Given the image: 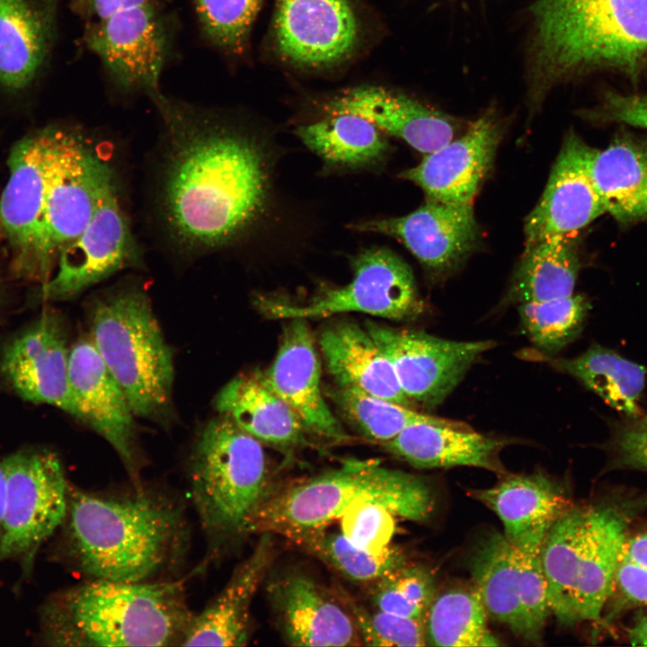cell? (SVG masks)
<instances>
[{
  "label": "cell",
  "mask_w": 647,
  "mask_h": 647,
  "mask_svg": "<svg viewBox=\"0 0 647 647\" xmlns=\"http://www.w3.org/2000/svg\"><path fill=\"white\" fill-rule=\"evenodd\" d=\"M167 137L160 204L166 229L187 251L222 248L263 212L270 175L256 137L208 109L152 96Z\"/></svg>",
  "instance_id": "6da1fadb"
},
{
  "label": "cell",
  "mask_w": 647,
  "mask_h": 647,
  "mask_svg": "<svg viewBox=\"0 0 647 647\" xmlns=\"http://www.w3.org/2000/svg\"><path fill=\"white\" fill-rule=\"evenodd\" d=\"M66 553L94 580L145 581L175 561L187 541L182 509L137 489L129 496H99L69 486Z\"/></svg>",
  "instance_id": "7a4b0ae2"
},
{
  "label": "cell",
  "mask_w": 647,
  "mask_h": 647,
  "mask_svg": "<svg viewBox=\"0 0 647 647\" xmlns=\"http://www.w3.org/2000/svg\"><path fill=\"white\" fill-rule=\"evenodd\" d=\"M193 616L180 581L94 580L49 598L40 628L51 646L181 645Z\"/></svg>",
  "instance_id": "3957f363"
},
{
  "label": "cell",
  "mask_w": 647,
  "mask_h": 647,
  "mask_svg": "<svg viewBox=\"0 0 647 647\" xmlns=\"http://www.w3.org/2000/svg\"><path fill=\"white\" fill-rule=\"evenodd\" d=\"M531 9L537 98L591 70L634 76L647 58V0H536Z\"/></svg>",
  "instance_id": "277c9868"
},
{
  "label": "cell",
  "mask_w": 647,
  "mask_h": 647,
  "mask_svg": "<svg viewBox=\"0 0 647 647\" xmlns=\"http://www.w3.org/2000/svg\"><path fill=\"white\" fill-rule=\"evenodd\" d=\"M381 505L395 518L425 521L434 509L421 477L382 466L377 460L347 459L338 468L266 495L248 532L277 534L299 543L340 519L356 501Z\"/></svg>",
  "instance_id": "5b68a950"
},
{
  "label": "cell",
  "mask_w": 647,
  "mask_h": 647,
  "mask_svg": "<svg viewBox=\"0 0 647 647\" xmlns=\"http://www.w3.org/2000/svg\"><path fill=\"white\" fill-rule=\"evenodd\" d=\"M90 337L136 417L161 421L172 410L173 360L147 296L128 288L93 305Z\"/></svg>",
  "instance_id": "8992f818"
},
{
  "label": "cell",
  "mask_w": 647,
  "mask_h": 647,
  "mask_svg": "<svg viewBox=\"0 0 647 647\" xmlns=\"http://www.w3.org/2000/svg\"><path fill=\"white\" fill-rule=\"evenodd\" d=\"M191 497L214 548L248 533L266 497L268 466L261 443L225 416L203 428L190 462Z\"/></svg>",
  "instance_id": "52a82bcc"
},
{
  "label": "cell",
  "mask_w": 647,
  "mask_h": 647,
  "mask_svg": "<svg viewBox=\"0 0 647 647\" xmlns=\"http://www.w3.org/2000/svg\"><path fill=\"white\" fill-rule=\"evenodd\" d=\"M178 31L177 14L164 2L152 1L87 22L83 41L118 92L151 98L161 92Z\"/></svg>",
  "instance_id": "ba28073f"
},
{
  "label": "cell",
  "mask_w": 647,
  "mask_h": 647,
  "mask_svg": "<svg viewBox=\"0 0 647 647\" xmlns=\"http://www.w3.org/2000/svg\"><path fill=\"white\" fill-rule=\"evenodd\" d=\"M3 462L6 496L0 524V563L17 561L27 576L41 545L65 520L69 485L61 461L49 450L26 448Z\"/></svg>",
  "instance_id": "9c48e42d"
},
{
  "label": "cell",
  "mask_w": 647,
  "mask_h": 647,
  "mask_svg": "<svg viewBox=\"0 0 647 647\" xmlns=\"http://www.w3.org/2000/svg\"><path fill=\"white\" fill-rule=\"evenodd\" d=\"M353 277L347 285L324 288L302 304L262 298L259 309L278 319L324 318L349 312L396 321L417 319L425 311L412 272L396 253L372 247L351 260Z\"/></svg>",
  "instance_id": "30bf717a"
},
{
  "label": "cell",
  "mask_w": 647,
  "mask_h": 647,
  "mask_svg": "<svg viewBox=\"0 0 647 647\" xmlns=\"http://www.w3.org/2000/svg\"><path fill=\"white\" fill-rule=\"evenodd\" d=\"M50 131L25 137L9 156L10 176L0 199V225L17 275L47 281L56 260L46 226Z\"/></svg>",
  "instance_id": "8fae6325"
},
{
  "label": "cell",
  "mask_w": 647,
  "mask_h": 647,
  "mask_svg": "<svg viewBox=\"0 0 647 647\" xmlns=\"http://www.w3.org/2000/svg\"><path fill=\"white\" fill-rule=\"evenodd\" d=\"M113 186L111 167L87 141L64 130L50 131L46 226L56 258L84 230Z\"/></svg>",
  "instance_id": "7c38bea8"
},
{
  "label": "cell",
  "mask_w": 647,
  "mask_h": 647,
  "mask_svg": "<svg viewBox=\"0 0 647 647\" xmlns=\"http://www.w3.org/2000/svg\"><path fill=\"white\" fill-rule=\"evenodd\" d=\"M365 328L389 360L398 383L415 404L442 403L493 341H456L424 332L367 321Z\"/></svg>",
  "instance_id": "4fadbf2b"
},
{
  "label": "cell",
  "mask_w": 647,
  "mask_h": 647,
  "mask_svg": "<svg viewBox=\"0 0 647 647\" xmlns=\"http://www.w3.org/2000/svg\"><path fill=\"white\" fill-rule=\"evenodd\" d=\"M139 259L116 185L100 200L84 230L58 256V270L45 281L46 300L72 298Z\"/></svg>",
  "instance_id": "5bb4252c"
},
{
  "label": "cell",
  "mask_w": 647,
  "mask_h": 647,
  "mask_svg": "<svg viewBox=\"0 0 647 647\" xmlns=\"http://www.w3.org/2000/svg\"><path fill=\"white\" fill-rule=\"evenodd\" d=\"M273 31L282 58L317 69L349 58L359 46L361 27L352 0H277Z\"/></svg>",
  "instance_id": "9a60e30c"
},
{
  "label": "cell",
  "mask_w": 647,
  "mask_h": 647,
  "mask_svg": "<svg viewBox=\"0 0 647 647\" xmlns=\"http://www.w3.org/2000/svg\"><path fill=\"white\" fill-rule=\"evenodd\" d=\"M351 228L395 238L437 279L460 265L474 248L479 234L473 203L430 199L406 216L364 221Z\"/></svg>",
  "instance_id": "2e32d148"
},
{
  "label": "cell",
  "mask_w": 647,
  "mask_h": 647,
  "mask_svg": "<svg viewBox=\"0 0 647 647\" xmlns=\"http://www.w3.org/2000/svg\"><path fill=\"white\" fill-rule=\"evenodd\" d=\"M596 149L571 131L565 137L545 189L525 221V248L576 233L606 213L590 176Z\"/></svg>",
  "instance_id": "e0dca14e"
},
{
  "label": "cell",
  "mask_w": 647,
  "mask_h": 647,
  "mask_svg": "<svg viewBox=\"0 0 647 647\" xmlns=\"http://www.w3.org/2000/svg\"><path fill=\"white\" fill-rule=\"evenodd\" d=\"M68 382L72 415L103 438L137 478L136 416L90 335L77 340L69 350Z\"/></svg>",
  "instance_id": "ac0fdd59"
},
{
  "label": "cell",
  "mask_w": 647,
  "mask_h": 647,
  "mask_svg": "<svg viewBox=\"0 0 647 647\" xmlns=\"http://www.w3.org/2000/svg\"><path fill=\"white\" fill-rule=\"evenodd\" d=\"M266 386L294 412L306 433L331 443L346 442L321 387V361L306 319H289L272 364L260 371Z\"/></svg>",
  "instance_id": "d6986e66"
},
{
  "label": "cell",
  "mask_w": 647,
  "mask_h": 647,
  "mask_svg": "<svg viewBox=\"0 0 647 647\" xmlns=\"http://www.w3.org/2000/svg\"><path fill=\"white\" fill-rule=\"evenodd\" d=\"M69 350L61 317L49 311L5 345L0 370L24 400L52 405L72 415Z\"/></svg>",
  "instance_id": "ffe728a7"
},
{
  "label": "cell",
  "mask_w": 647,
  "mask_h": 647,
  "mask_svg": "<svg viewBox=\"0 0 647 647\" xmlns=\"http://www.w3.org/2000/svg\"><path fill=\"white\" fill-rule=\"evenodd\" d=\"M268 593L283 635L293 646H359L353 616L312 578L293 572L272 581Z\"/></svg>",
  "instance_id": "44dd1931"
},
{
  "label": "cell",
  "mask_w": 647,
  "mask_h": 647,
  "mask_svg": "<svg viewBox=\"0 0 647 647\" xmlns=\"http://www.w3.org/2000/svg\"><path fill=\"white\" fill-rule=\"evenodd\" d=\"M501 137L495 116L484 114L460 137L426 154L418 165L403 172L401 177L421 187L430 199L473 203Z\"/></svg>",
  "instance_id": "7402d4cb"
},
{
  "label": "cell",
  "mask_w": 647,
  "mask_h": 647,
  "mask_svg": "<svg viewBox=\"0 0 647 647\" xmlns=\"http://www.w3.org/2000/svg\"><path fill=\"white\" fill-rule=\"evenodd\" d=\"M329 109L333 113L360 116L383 133L397 137L425 154L451 141L456 131L453 120L440 111L381 86L350 89L335 98Z\"/></svg>",
  "instance_id": "603a6c76"
},
{
  "label": "cell",
  "mask_w": 647,
  "mask_h": 647,
  "mask_svg": "<svg viewBox=\"0 0 647 647\" xmlns=\"http://www.w3.org/2000/svg\"><path fill=\"white\" fill-rule=\"evenodd\" d=\"M272 556L271 534L263 533L217 598L193 616L181 645H245L250 634L252 601Z\"/></svg>",
  "instance_id": "cb8c5ba5"
},
{
  "label": "cell",
  "mask_w": 647,
  "mask_h": 647,
  "mask_svg": "<svg viewBox=\"0 0 647 647\" xmlns=\"http://www.w3.org/2000/svg\"><path fill=\"white\" fill-rule=\"evenodd\" d=\"M318 344L336 386L359 390L412 409L415 406L366 328L348 321L332 323L320 332Z\"/></svg>",
  "instance_id": "d4e9b609"
},
{
  "label": "cell",
  "mask_w": 647,
  "mask_h": 647,
  "mask_svg": "<svg viewBox=\"0 0 647 647\" xmlns=\"http://www.w3.org/2000/svg\"><path fill=\"white\" fill-rule=\"evenodd\" d=\"M468 428L419 422L382 443L395 457L420 469L474 466L502 475L507 472L500 454L514 443Z\"/></svg>",
  "instance_id": "484cf974"
},
{
  "label": "cell",
  "mask_w": 647,
  "mask_h": 647,
  "mask_svg": "<svg viewBox=\"0 0 647 647\" xmlns=\"http://www.w3.org/2000/svg\"><path fill=\"white\" fill-rule=\"evenodd\" d=\"M586 527L575 588L576 622H597L616 587L628 536V517L610 504L586 506Z\"/></svg>",
  "instance_id": "4316f807"
},
{
  "label": "cell",
  "mask_w": 647,
  "mask_h": 647,
  "mask_svg": "<svg viewBox=\"0 0 647 647\" xmlns=\"http://www.w3.org/2000/svg\"><path fill=\"white\" fill-rule=\"evenodd\" d=\"M219 415L261 443L290 450L306 442V431L290 407L263 382L260 371L236 376L215 398Z\"/></svg>",
  "instance_id": "83f0119b"
},
{
  "label": "cell",
  "mask_w": 647,
  "mask_h": 647,
  "mask_svg": "<svg viewBox=\"0 0 647 647\" xmlns=\"http://www.w3.org/2000/svg\"><path fill=\"white\" fill-rule=\"evenodd\" d=\"M589 173L606 213L628 224L647 217V139L618 134L595 151Z\"/></svg>",
  "instance_id": "f1b7e54d"
},
{
  "label": "cell",
  "mask_w": 647,
  "mask_h": 647,
  "mask_svg": "<svg viewBox=\"0 0 647 647\" xmlns=\"http://www.w3.org/2000/svg\"><path fill=\"white\" fill-rule=\"evenodd\" d=\"M501 476L495 485L468 494L499 517L510 542L533 527L553 523L572 506L565 489L540 471Z\"/></svg>",
  "instance_id": "f546056e"
},
{
  "label": "cell",
  "mask_w": 647,
  "mask_h": 647,
  "mask_svg": "<svg viewBox=\"0 0 647 647\" xmlns=\"http://www.w3.org/2000/svg\"><path fill=\"white\" fill-rule=\"evenodd\" d=\"M535 354L540 361L576 378L626 418L643 412L640 399L647 375L643 366L598 344L572 359H554L537 351Z\"/></svg>",
  "instance_id": "4dcf8cb0"
},
{
  "label": "cell",
  "mask_w": 647,
  "mask_h": 647,
  "mask_svg": "<svg viewBox=\"0 0 647 647\" xmlns=\"http://www.w3.org/2000/svg\"><path fill=\"white\" fill-rule=\"evenodd\" d=\"M581 270L575 236H558L525 248L501 306L542 302L573 294Z\"/></svg>",
  "instance_id": "1f68e13d"
},
{
  "label": "cell",
  "mask_w": 647,
  "mask_h": 647,
  "mask_svg": "<svg viewBox=\"0 0 647 647\" xmlns=\"http://www.w3.org/2000/svg\"><path fill=\"white\" fill-rule=\"evenodd\" d=\"M469 569L486 612L515 635L530 642L518 593L512 543L499 532L489 533L474 548Z\"/></svg>",
  "instance_id": "d6a6232c"
},
{
  "label": "cell",
  "mask_w": 647,
  "mask_h": 647,
  "mask_svg": "<svg viewBox=\"0 0 647 647\" xmlns=\"http://www.w3.org/2000/svg\"><path fill=\"white\" fill-rule=\"evenodd\" d=\"M50 13L27 0H0V82L26 85L41 66L49 44Z\"/></svg>",
  "instance_id": "836d02e7"
},
{
  "label": "cell",
  "mask_w": 647,
  "mask_h": 647,
  "mask_svg": "<svg viewBox=\"0 0 647 647\" xmlns=\"http://www.w3.org/2000/svg\"><path fill=\"white\" fill-rule=\"evenodd\" d=\"M586 514V506H572L553 522L543 541L542 564L550 607L562 625L577 624L574 597Z\"/></svg>",
  "instance_id": "e575fe53"
},
{
  "label": "cell",
  "mask_w": 647,
  "mask_h": 647,
  "mask_svg": "<svg viewBox=\"0 0 647 647\" xmlns=\"http://www.w3.org/2000/svg\"><path fill=\"white\" fill-rule=\"evenodd\" d=\"M296 134L324 162L338 166L360 167L386 156L389 144L369 120L349 112L333 113L323 120L299 126Z\"/></svg>",
  "instance_id": "d590c367"
},
{
  "label": "cell",
  "mask_w": 647,
  "mask_h": 647,
  "mask_svg": "<svg viewBox=\"0 0 647 647\" xmlns=\"http://www.w3.org/2000/svg\"><path fill=\"white\" fill-rule=\"evenodd\" d=\"M486 614L474 586L456 587L436 593L425 617L426 645H500L488 629Z\"/></svg>",
  "instance_id": "8d00e7d4"
},
{
  "label": "cell",
  "mask_w": 647,
  "mask_h": 647,
  "mask_svg": "<svg viewBox=\"0 0 647 647\" xmlns=\"http://www.w3.org/2000/svg\"><path fill=\"white\" fill-rule=\"evenodd\" d=\"M331 398L342 417L365 439L380 444L389 441L407 427L427 422L443 426L468 428V424L419 412L412 408L364 392L334 387Z\"/></svg>",
  "instance_id": "74e56055"
},
{
  "label": "cell",
  "mask_w": 647,
  "mask_h": 647,
  "mask_svg": "<svg viewBox=\"0 0 647 647\" xmlns=\"http://www.w3.org/2000/svg\"><path fill=\"white\" fill-rule=\"evenodd\" d=\"M298 545L315 554L325 564L358 583L371 584L394 569L407 563L404 552L389 545L381 551L372 552L352 544L341 532H317Z\"/></svg>",
  "instance_id": "f35d334b"
},
{
  "label": "cell",
  "mask_w": 647,
  "mask_h": 647,
  "mask_svg": "<svg viewBox=\"0 0 647 647\" xmlns=\"http://www.w3.org/2000/svg\"><path fill=\"white\" fill-rule=\"evenodd\" d=\"M590 306L583 295H571L542 302L519 304L523 331L536 351L552 356L571 343L582 331Z\"/></svg>",
  "instance_id": "ab89813d"
},
{
  "label": "cell",
  "mask_w": 647,
  "mask_h": 647,
  "mask_svg": "<svg viewBox=\"0 0 647 647\" xmlns=\"http://www.w3.org/2000/svg\"><path fill=\"white\" fill-rule=\"evenodd\" d=\"M553 523L533 527L512 543L518 593L527 624L530 642L539 643L548 616L552 614L546 580L542 564V545Z\"/></svg>",
  "instance_id": "60d3db41"
},
{
  "label": "cell",
  "mask_w": 647,
  "mask_h": 647,
  "mask_svg": "<svg viewBox=\"0 0 647 647\" xmlns=\"http://www.w3.org/2000/svg\"><path fill=\"white\" fill-rule=\"evenodd\" d=\"M191 1L202 38L227 56H243L262 0Z\"/></svg>",
  "instance_id": "b9f144b4"
},
{
  "label": "cell",
  "mask_w": 647,
  "mask_h": 647,
  "mask_svg": "<svg viewBox=\"0 0 647 647\" xmlns=\"http://www.w3.org/2000/svg\"><path fill=\"white\" fill-rule=\"evenodd\" d=\"M436 593L431 572L408 563L370 584L377 609L416 619L425 620Z\"/></svg>",
  "instance_id": "7bdbcfd3"
},
{
  "label": "cell",
  "mask_w": 647,
  "mask_h": 647,
  "mask_svg": "<svg viewBox=\"0 0 647 647\" xmlns=\"http://www.w3.org/2000/svg\"><path fill=\"white\" fill-rule=\"evenodd\" d=\"M342 600L358 627L362 644L370 646H424L425 620L377 609L368 611L349 596Z\"/></svg>",
  "instance_id": "ee69618b"
},
{
  "label": "cell",
  "mask_w": 647,
  "mask_h": 647,
  "mask_svg": "<svg viewBox=\"0 0 647 647\" xmlns=\"http://www.w3.org/2000/svg\"><path fill=\"white\" fill-rule=\"evenodd\" d=\"M341 533L352 544L372 552L391 545L395 532V517L386 508L359 500L340 518Z\"/></svg>",
  "instance_id": "f6af8a7d"
},
{
  "label": "cell",
  "mask_w": 647,
  "mask_h": 647,
  "mask_svg": "<svg viewBox=\"0 0 647 647\" xmlns=\"http://www.w3.org/2000/svg\"><path fill=\"white\" fill-rule=\"evenodd\" d=\"M611 445L621 463L647 469V411L615 423Z\"/></svg>",
  "instance_id": "bcb514c9"
},
{
  "label": "cell",
  "mask_w": 647,
  "mask_h": 647,
  "mask_svg": "<svg viewBox=\"0 0 647 647\" xmlns=\"http://www.w3.org/2000/svg\"><path fill=\"white\" fill-rule=\"evenodd\" d=\"M592 116L647 129V94L624 95L609 93Z\"/></svg>",
  "instance_id": "7dc6e473"
},
{
  "label": "cell",
  "mask_w": 647,
  "mask_h": 647,
  "mask_svg": "<svg viewBox=\"0 0 647 647\" xmlns=\"http://www.w3.org/2000/svg\"><path fill=\"white\" fill-rule=\"evenodd\" d=\"M616 586L629 600L647 605V570L621 558Z\"/></svg>",
  "instance_id": "c3c4849f"
},
{
  "label": "cell",
  "mask_w": 647,
  "mask_h": 647,
  "mask_svg": "<svg viewBox=\"0 0 647 647\" xmlns=\"http://www.w3.org/2000/svg\"><path fill=\"white\" fill-rule=\"evenodd\" d=\"M152 1L170 0H73L71 8L76 14L89 22Z\"/></svg>",
  "instance_id": "681fc988"
},
{
  "label": "cell",
  "mask_w": 647,
  "mask_h": 647,
  "mask_svg": "<svg viewBox=\"0 0 647 647\" xmlns=\"http://www.w3.org/2000/svg\"><path fill=\"white\" fill-rule=\"evenodd\" d=\"M621 558L647 570V529L627 536Z\"/></svg>",
  "instance_id": "f907efd6"
},
{
  "label": "cell",
  "mask_w": 647,
  "mask_h": 647,
  "mask_svg": "<svg viewBox=\"0 0 647 647\" xmlns=\"http://www.w3.org/2000/svg\"><path fill=\"white\" fill-rule=\"evenodd\" d=\"M633 645L647 646V616L639 618L628 632Z\"/></svg>",
  "instance_id": "816d5d0a"
},
{
  "label": "cell",
  "mask_w": 647,
  "mask_h": 647,
  "mask_svg": "<svg viewBox=\"0 0 647 647\" xmlns=\"http://www.w3.org/2000/svg\"><path fill=\"white\" fill-rule=\"evenodd\" d=\"M6 496V474L3 459H0V524L3 518Z\"/></svg>",
  "instance_id": "f5cc1de1"
}]
</instances>
